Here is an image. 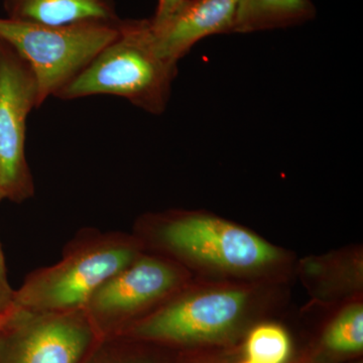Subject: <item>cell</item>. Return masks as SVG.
Listing matches in <instances>:
<instances>
[{
  "instance_id": "2e32d148",
  "label": "cell",
  "mask_w": 363,
  "mask_h": 363,
  "mask_svg": "<svg viewBox=\"0 0 363 363\" xmlns=\"http://www.w3.org/2000/svg\"><path fill=\"white\" fill-rule=\"evenodd\" d=\"M185 0H159L157 2L156 13H155L154 21L164 20V18L169 16L174 11L180 6L182 2Z\"/></svg>"
},
{
  "instance_id": "6da1fadb",
  "label": "cell",
  "mask_w": 363,
  "mask_h": 363,
  "mask_svg": "<svg viewBox=\"0 0 363 363\" xmlns=\"http://www.w3.org/2000/svg\"><path fill=\"white\" fill-rule=\"evenodd\" d=\"M177 73L178 65L157 51L150 20L123 21L116 39L56 97L74 100L112 95L157 116L168 106Z\"/></svg>"
},
{
  "instance_id": "4fadbf2b",
  "label": "cell",
  "mask_w": 363,
  "mask_h": 363,
  "mask_svg": "<svg viewBox=\"0 0 363 363\" xmlns=\"http://www.w3.org/2000/svg\"><path fill=\"white\" fill-rule=\"evenodd\" d=\"M325 345L337 352H357L363 348V309L353 306L345 310L329 327Z\"/></svg>"
},
{
  "instance_id": "8fae6325",
  "label": "cell",
  "mask_w": 363,
  "mask_h": 363,
  "mask_svg": "<svg viewBox=\"0 0 363 363\" xmlns=\"http://www.w3.org/2000/svg\"><path fill=\"white\" fill-rule=\"evenodd\" d=\"M315 16L316 9L311 0H238L233 33L290 28Z\"/></svg>"
},
{
  "instance_id": "e0dca14e",
  "label": "cell",
  "mask_w": 363,
  "mask_h": 363,
  "mask_svg": "<svg viewBox=\"0 0 363 363\" xmlns=\"http://www.w3.org/2000/svg\"><path fill=\"white\" fill-rule=\"evenodd\" d=\"M6 315H0V325L4 323V319H6Z\"/></svg>"
},
{
  "instance_id": "9a60e30c",
  "label": "cell",
  "mask_w": 363,
  "mask_h": 363,
  "mask_svg": "<svg viewBox=\"0 0 363 363\" xmlns=\"http://www.w3.org/2000/svg\"><path fill=\"white\" fill-rule=\"evenodd\" d=\"M16 307V290L7 279L6 259L0 242V315L9 314Z\"/></svg>"
},
{
  "instance_id": "3957f363",
  "label": "cell",
  "mask_w": 363,
  "mask_h": 363,
  "mask_svg": "<svg viewBox=\"0 0 363 363\" xmlns=\"http://www.w3.org/2000/svg\"><path fill=\"white\" fill-rule=\"evenodd\" d=\"M121 23L45 26L0 18V38L13 45L32 68L40 106L50 96L56 97L116 39Z\"/></svg>"
},
{
  "instance_id": "8992f818",
  "label": "cell",
  "mask_w": 363,
  "mask_h": 363,
  "mask_svg": "<svg viewBox=\"0 0 363 363\" xmlns=\"http://www.w3.org/2000/svg\"><path fill=\"white\" fill-rule=\"evenodd\" d=\"M181 281L171 262L140 253L91 296L84 310L100 338L116 337L145 310L177 290Z\"/></svg>"
},
{
  "instance_id": "ba28073f",
  "label": "cell",
  "mask_w": 363,
  "mask_h": 363,
  "mask_svg": "<svg viewBox=\"0 0 363 363\" xmlns=\"http://www.w3.org/2000/svg\"><path fill=\"white\" fill-rule=\"evenodd\" d=\"M247 293L222 290L171 301L130 326L121 335L171 343L221 337L234 326L247 302Z\"/></svg>"
},
{
  "instance_id": "30bf717a",
  "label": "cell",
  "mask_w": 363,
  "mask_h": 363,
  "mask_svg": "<svg viewBox=\"0 0 363 363\" xmlns=\"http://www.w3.org/2000/svg\"><path fill=\"white\" fill-rule=\"evenodd\" d=\"M6 18L45 26L105 23L123 21L114 0H4Z\"/></svg>"
},
{
  "instance_id": "d6986e66",
  "label": "cell",
  "mask_w": 363,
  "mask_h": 363,
  "mask_svg": "<svg viewBox=\"0 0 363 363\" xmlns=\"http://www.w3.org/2000/svg\"><path fill=\"white\" fill-rule=\"evenodd\" d=\"M243 363H257V362H252V360L248 359L247 362H243Z\"/></svg>"
},
{
  "instance_id": "5b68a950",
  "label": "cell",
  "mask_w": 363,
  "mask_h": 363,
  "mask_svg": "<svg viewBox=\"0 0 363 363\" xmlns=\"http://www.w3.org/2000/svg\"><path fill=\"white\" fill-rule=\"evenodd\" d=\"M38 107L39 86L32 68L0 38V190L4 199L14 203L35 195L26 136L28 117Z\"/></svg>"
},
{
  "instance_id": "7a4b0ae2",
  "label": "cell",
  "mask_w": 363,
  "mask_h": 363,
  "mask_svg": "<svg viewBox=\"0 0 363 363\" xmlns=\"http://www.w3.org/2000/svg\"><path fill=\"white\" fill-rule=\"evenodd\" d=\"M140 255L138 241L126 234L84 229L59 262L26 277L16 290V306L45 312L84 309L100 286Z\"/></svg>"
},
{
  "instance_id": "52a82bcc",
  "label": "cell",
  "mask_w": 363,
  "mask_h": 363,
  "mask_svg": "<svg viewBox=\"0 0 363 363\" xmlns=\"http://www.w3.org/2000/svg\"><path fill=\"white\" fill-rule=\"evenodd\" d=\"M164 248L189 259L228 269H253L278 259L267 241L228 222L202 215H179L155 230Z\"/></svg>"
},
{
  "instance_id": "277c9868",
  "label": "cell",
  "mask_w": 363,
  "mask_h": 363,
  "mask_svg": "<svg viewBox=\"0 0 363 363\" xmlns=\"http://www.w3.org/2000/svg\"><path fill=\"white\" fill-rule=\"evenodd\" d=\"M101 340L84 309L16 306L0 325V363H82Z\"/></svg>"
},
{
  "instance_id": "7c38bea8",
  "label": "cell",
  "mask_w": 363,
  "mask_h": 363,
  "mask_svg": "<svg viewBox=\"0 0 363 363\" xmlns=\"http://www.w3.org/2000/svg\"><path fill=\"white\" fill-rule=\"evenodd\" d=\"M290 343L283 329L262 325L253 329L247 342L248 359L257 363H283L288 357Z\"/></svg>"
},
{
  "instance_id": "9c48e42d",
  "label": "cell",
  "mask_w": 363,
  "mask_h": 363,
  "mask_svg": "<svg viewBox=\"0 0 363 363\" xmlns=\"http://www.w3.org/2000/svg\"><path fill=\"white\" fill-rule=\"evenodd\" d=\"M238 0H185L164 20H150L160 54L178 65L193 45L210 35L233 33Z\"/></svg>"
},
{
  "instance_id": "ac0fdd59",
  "label": "cell",
  "mask_w": 363,
  "mask_h": 363,
  "mask_svg": "<svg viewBox=\"0 0 363 363\" xmlns=\"http://www.w3.org/2000/svg\"><path fill=\"white\" fill-rule=\"evenodd\" d=\"M2 200H4V195H2L1 190H0V202H1Z\"/></svg>"
},
{
  "instance_id": "5bb4252c",
  "label": "cell",
  "mask_w": 363,
  "mask_h": 363,
  "mask_svg": "<svg viewBox=\"0 0 363 363\" xmlns=\"http://www.w3.org/2000/svg\"><path fill=\"white\" fill-rule=\"evenodd\" d=\"M82 363H149L126 354L113 338L101 339Z\"/></svg>"
}]
</instances>
